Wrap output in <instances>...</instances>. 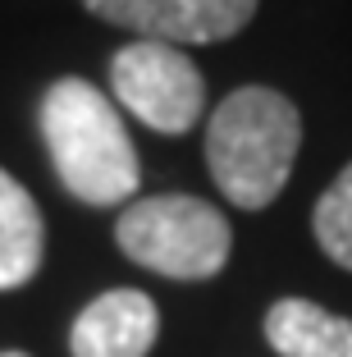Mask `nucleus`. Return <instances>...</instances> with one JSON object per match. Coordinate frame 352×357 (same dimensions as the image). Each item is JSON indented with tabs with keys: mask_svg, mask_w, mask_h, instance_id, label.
<instances>
[{
	"mask_svg": "<svg viewBox=\"0 0 352 357\" xmlns=\"http://www.w3.org/2000/svg\"><path fill=\"white\" fill-rule=\"evenodd\" d=\"M302 147V115L275 87H238L211 110L206 160L238 211H266L284 192Z\"/></svg>",
	"mask_w": 352,
	"mask_h": 357,
	"instance_id": "nucleus-1",
	"label": "nucleus"
},
{
	"mask_svg": "<svg viewBox=\"0 0 352 357\" xmlns=\"http://www.w3.org/2000/svg\"><path fill=\"white\" fill-rule=\"evenodd\" d=\"M42 137L60 183L83 206H128L137 192V151L119 105L87 78H60L42 101Z\"/></svg>",
	"mask_w": 352,
	"mask_h": 357,
	"instance_id": "nucleus-2",
	"label": "nucleus"
},
{
	"mask_svg": "<svg viewBox=\"0 0 352 357\" xmlns=\"http://www.w3.org/2000/svg\"><path fill=\"white\" fill-rule=\"evenodd\" d=\"M114 238L128 261L165 280H211L224 271L234 234L224 211L188 192H160V197L128 202V211L114 225Z\"/></svg>",
	"mask_w": 352,
	"mask_h": 357,
	"instance_id": "nucleus-3",
	"label": "nucleus"
},
{
	"mask_svg": "<svg viewBox=\"0 0 352 357\" xmlns=\"http://www.w3.org/2000/svg\"><path fill=\"white\" fill-rule=\"evenodd\" d=\"M110 87L114 101L124 105L133 119L165 137H178L197 128L206 110V78L178 46L169 42H128L110 60Z\"/></svg>",
	"mask_w": 352,
	"mask_h": 357,
	"instance_id": "nucleus-4",
	"label": "nucleus"
},
{
	"mask_svg": "<svg viewBox=\"0 0 352 357\" xmlns=\"http://www.w3.org/2000/svg\"><path fill=\"white\" fill-rule=\"evenodd\" d=\"M78 5L146 42L211 46L247 28L261 0H78Z\"/></svg>",
	"mask_w": 352,
	"mask_h": 357,
	"instance_id": "nucleus-5",
	"label": "nucleus"
},
{
	"mask_svg": "<svg viewBox=\"0 0 352 357\" xmlns=\"http://www.w3.org/2000/svg\"><path fill=\"white\" fill-rule=\"evenodd\" d=\"M160 330L155 303L137 289H110L96 303L83 307V316L69 330L73 357H146Z\"/></svg>",
	"mask_w": 352,
	"mask_h": 357,
	"instance_id": "nucleus-6",
	"label": "nucleus"
},
{
	"mask_svg": "<svg viewBox=\"0 0 352 357\" xmlns=\"http://www.w3.org/2000/svg\"><path fill=\"white\" fill-rule=\"evenodd\" d=\"M42 257H46L42 211L19 178L0 169V294L23 289L42 271Z\"/></svg>",
	"mask_w": 352,
	"mask_h": 357,
	"instance_id": "nucleus-7",
	"label": "nucleus"
},
{
	"mask_svg": "<svg viewBox=\"0 0 352 357\" xmlns=\"http://www.w3.org/2000/svg\"><path fill=\"white\" fill-rule=\"evenodd\" d=\"M266 339L280 357H352V321L307 298H284L270 307Z\"/></svg>",
	"mask_w": 352,
	"mask_h": 357,
	"instance_id": "nucleus-8",
	"label": "nucleus"
},
{
	"mask_svg": "<svg viewBox=\"0 0 352 357\" xmlns=\"http://www.w3.org/2000/svg\"><path fill=\"white\" fill-rule=\"evenodd\" d=\"M311 229H316V243L325 248V257L343 271H352V165L321 192Z\"/></svg>",
	"mask_w": 352,
	"mask_h": 357,
	"instance_id": "nucleus-9",
	"label": "nucleus"
},
{
	"mask_svg": "<svg viewBox=\"0 0 352 357\" xmlns=\"http://www.w3.org/2000/svg\"><path fill=\"white\" fill-rule=\"evenodd\" d=\"M0 357H28V353H0Z\"/></svg>",
	"mask_w": 352,
	"mask_h": 357,
	"instance_id": "nucleus-10",
	"label": "nucleus"
}]
</instances>
